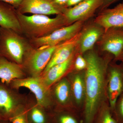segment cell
Instances as JSON below:
<instances>
[{"label": "cell", "instance_id": "603a6c76", "mask_svg": "<svg viewBox=\"0 0 123 123\" xmlns=\"http://www.w3.org/2000/svg\"><path fill=\"white\" fill-rule=\"evenodd\" d=\"M29 107L18 112L10 119L11 123H31L28 116Z\"/></svg>", "mask_w": 123, "mask_h": 123}, {"label": "cell", "instance_id": "4316f807", "mask_svg": "<svg viewBox=\"0 0 123 123\" xmlns=\"http://www.w3.org/2000/svg\"><path fill=\"white\" fill-rule=\"evenodd\" d=\"M69 0H53L55 4L61 7H66V4Z\"/></svg>", "mask_w": 123, "mask_h": 123}, {"label": "cell", "instance_id": "ba28073f", "mask_svg": "<svg viewBox=\"0 0 123 123\" xmlns=\"http://www.w3.org/2000/svg\"><path fill=\"white\" fill-rule=\"evenodd\" d=\"M66 8L55 4L53 0H23L16 10L22 14L57 15L63 13Z\"/></svg>", "mask_w": 123, "mask_h": 123}, {"label": "cell", "instance_id": "9c48e42d", "mask_svg": "<svg viewBox=\"0 0 123 123\" xmlns=\"http://www.w3.org/2000/svg\"><path fill=\"white\" fill-rule=\"evenodd\" d=\"M103 0H85L71 8H66L63 14L69 25L83 21L92 16L103 4Z\"/></svg>", "mask_w": 123, "mask_h": 123}, {"label": "cell", "instance_id": "277c9868", "mask_svg": "<svg viewBox=\"0 0 123 123\" xmlns=\"http://www.w3.org/2000/svg\"><path fill=\"white\" fill-rule=\"evenodd\" d=\"M0 81V120H9L29 107L27 98Z\"/></svg>", "mask_w": 123, "mask_h": 123}, {"label": "cell", "instance_id": "484cf974", "mask_svg": "<svg viewBox=\"0 0 123 123\" xmlns=\"http://www.w3.org/2000/svg\"><path fill=\"white\" fill-rule=\"evenodd\" d=\"M118 0H103L102 4L99 9L100 11L104 9L107 8L110 5Z\"/></svg>", "mask_w": 123, "mask_h": 123}, {"label": "cell", "instance_id": "4dcf8cb0", "mask_svg": "<svg viewBox=\"0 0 123 123\" xmlns=\"http://www.w3.org/2000/svg\"><path fill=\"white\" fill-rule=\"evenodd\" d=\"M117 59H120L121 60L123 61V50L121 55H120L117 58Z\"/></svg>", "mask_w": 123, "mask_h": 123}, {"label": "cell", "instance_id": "7c38bea8", "mask_svg": "<svg viewBox=\"0 0 123 123\" xmlns=\"http://www.w3.org/2000/svg\"><path fill=\"white\" fill-rule=\"evenodd\" d=\"M81 34V33H78L71 39L62 43L55 51L43 73L53 66L66 61L73 55L74 49L79 44Z\"/></svg>", "mask_w": 123, "mask_h": 123}, {"label": "cell", "instance_id": "8fae6325", "mask_svg": "<svg viewBox=\"0 0 123 123\" xmlns=\"http://www.w3.org/2000/svg\"><path fill=\"white\" fill-rule=\"evenodd\" d=\"M95 22L102 27L104 32L112 27H123V2L112 8L100 11Z\"/></svg>", "mask_w": 123, "mask_h": 123}, {"label": "cell", "instance_id": "52a82bcc", "mask_svg": "<svg viewBox=\"0 0 123 123\" xmlns=\"http://www.w3.org/2000/svg\"><path fill=\"white\" fill-rule=\"evenodd\" d=\"M62 43L43 49H36L29 52L24 64L31 76H41L55 51Z\"/></svg>", "mask_w": 123, "mask_h": 123}, {"label": "cell", "instance_id": "d6986e66", "mask_svg": "<svg viewBox=\"0 0 123 123\" xmlns=\"http://www.w3.org/2000/svg\"><path fill=\"white\" fill-rule=\"evenodd\" d=\"M46 109L36 104H30L28 108V116L31 123H51L50 115L47 114Z\"/></svg>", "mask_w": 123, "mask_h": 123}, {"label": "cell", "instance_id": "e0dca14e", "mask_svg": "<svg viewBox=\"0 0 123 123\" xmlns=\"http://www.w3.org/2000/svg\"><path fill=\"white\" fill-rule=\"evenodd\" d=\"M73 55L66 61L55 65L40 76L45 85L50 88L51 86L63 76L68 71L72 62Z\"/></svg>", "mask_w": 123, "mask_h": 123}, {"label": "cell", "instance_id": "4fadbf2b", "mask_svg": "<svg viewBox=\"0 0 123 123\" xmlns=\"http://www.w3.org/2000/svg\"><path fill=\"white\" fill-rule=\"evenodd\" d=\"M26 77L22 65L0 56V79L2 83L9 85L14 79Z\"/></svg>", "mask_w": 123, "mask_h": 123}, {"label": "cell", "instance_id": "7a4b0ae2", "mask_svg": "<svg viewBox=\"0 0 123 123\" xmlns=\"http://www.w3.org/2000/svg\"><path fill=\"white\" fill-rule=\"evenodd\" d=\"M17 13L22 31L32 38L44 37L69 25L63 13L50 18L42 14L27 16L18 12Z\"/></svg>", "mask_w": 123, "mask_h": 123}, {"label": "cell", "instance_id": "44dd1931", "mask_svg": "<svg viewBox=\"0 0 123 123\" xmlns=\"http://www.w3.org/2000/svg\"><path fill=\"white\" fill-rule=\"evenodd\" d=\"M53 115L51 114L52 123H83V121H80L75 114L70 112H59Z\"/></svg>", "mask_w": 123, "mask_h": 123}, {"label": "cell", "instance_id": "2e32d148", "mask_svg": "<svg viewBox=\"0 0 123 123\" xmlns=\"http://www.w3.org/2000/svg\"><path fill=\"white\" fill-rule=\"evenodd\" d=\"M104 33L102 27L95 23L89 26L81 33L79 42L82 53L91 50Z\"/></svg>", "mask_w": 123, "mask_h": 123}, {"label": "cell", "instance_id": "5b68a950", "mask_svg": "<svg viewBox=\"0 0 123 123\" xmlns=\"http://www.w3.org/2000/svg\"><path fill=\"white\" fill-rule=\"evenodd\" d=\"M9 86L14 89L22 87L29 89L35 96L37 103L46 110L52 105V98L50 88L45 85L40 76L14 79Z\"/></svg>", "mask_w": 123, "mask_h": 123}, {"label": "cell", "instance_id": "cb8c5ba5", "mask_svg": "<svg viewBox=\"0 0 123 123\" xmlns=\"http://www.w3.org/2000/svg\"><path fill=\"white\" fill-rule=\"evenodd\" d=\"M86 62L85 58L80 55L77 56L75 62V67L77 70H81L86 68Z\"/></svg>", "mask_w": 123, "mask_h": 123}, {"label": "cell", "instance_id": "ffe728a7", "mask_svg": "<svg viewBox=\"0 0 123 123\" xmlns=\"http://www.w3.org/2000/svg\"><path fill=\"white\" fill-rule=\"evenodd\" d=\"M72 90L76 102L81 103L85 97V79L79 74L76 75L74 78L72 84Z\"/></svg>", "mask_w": 123, "mask_h": 123}, {"label": "cell", "instance_id": "f1b7e54d", "mask_svg": "<svg viewBox=\"0 0 123 123\" xmlns=\"http://www.w3.org/2000/svg\"><path fill=\"white\" fill-rule=\"evenodd\" d=\"M119 114L120 117L123 119V96L121 98L119 105Z\"/></svg>", "mask_w": 123, "mask_h": 123}, {"label": "cell", "instance_id": "3957f363", "mask_svg": "<svg viewBox=\"0 0 123 123\" xmlns=\"http://www.w3.org/2000/svg\"><path fill=\"white\" fill-rule=\"evenodd\" d=\"M27 49L26 44L18 33L0 27V56L22 65Z\"/></svg>", "mask_w": 123, "mask_h": 123}, {"label": "cell", "instance_id": "7402d4cb", "mask_svg": "<svg viewBox=\"0 0 123 123\" xmlns=\"http://www.w3.org/2000/svg\"><path fill=\"white\" fill-rule=\"evenodd\" d=\"M93 123H118L112 117L107 108H100L95 117Z\"/></svg>", "mask_w": 123, "mask_h": 123}, {"label": "cell", "instance_id": "d4e9b609", "mask_svg": "<svg viewBox=\"0 0 123 123\" xmlns=\"http://www.w3.org/2000/svg\"><path fill=\"white\" fill-rule=\"evenodd\" d=\"M22 0H0V1L11 5L15 9H17L18 8Z\"/></svg>", "mask_w": 123, "mask_h": 123}, {"label": "cell", "instance_id": "8992f818", "mask_svg": "<svg viewBox=\"0 0 123 123\" xmlns=\"http://www.w3.org/2000/svg\"><path fill=\"white\" fill-rule=\"evenodd\" d=\"M82 22H76L63 27L44 37L32 38L31 43L36 49H43L60 44L71 39L79 33L83 25Z\"/></svg>", "mask_w": 123, "mask_h": 123}, {"label": "cell", "instance_id": "9a60e30c", "mask_svg": "<svg viewBox=\"0 0 123 123\" xmlns=\"http://www.w3.org/2000/svg\"><path fill=\"white\" fill-rule=\"evenodd\" d=\"M108 84V94L111 107L114 108L117 99L123 89V72L121 68L112 67L110 70Z\"/></svg>", "mask_w": 123, "mask_h": 123}, {"label": "cell", "instance_id": "ac0fdd59", "mask_svg": "<svg viewBox=\"0 0 123 123\" xmlns=\"http://www.w3.org/2000/svg\"><path fill=\"white\" fill-rule=\"evenodd\" d=\"M71 86L68 79H62L55 86L54 94L56 101L62 105H66L70 99Z\"/></svg>", "mask_w": 123, "mask_h": 123}, {"label": "cell", "instance_id": "6da1fadb", "mask_svg": "<svg viewBox=\"0 0 123 123\" xmlns=\"http://www.w3.org/2000/svg\"><path fill=\"white\" fill-rule=\"evenodd\" d=\"M85 78V105L83 123H93L99 110L104 94L105 65L95 52H88Z\"/></svg>", "mask_w": 123, "mask_h": 123}, {"label": "cell", "instance_id": "83f0119b", "mask_svg": "<svg viewBox=\"0 0 123 123\" xmlns=\"http://www.w3.org/2000/svg\"><path fill=\"white\" fill-rule=\"evenodd\" d=\"M85 0H69L66 5V8L75 6Z\"/></svg>", "mask_w": 123, "mask_h": 123}, {"label": "cell", "instance_id": "f546056e", "mask_svg": "<svg viewBox=\"0 0 123 123\" xmlns=\"http://www.w3.org/2000/svg\"><path fill=\"white\" fill-rule=\"evenodd\" d=\"M0 123H11L9 120H0Z\"/></svg>", "mask_w": 123, "mask_h": 123}, {"label": "cell", "instance_id": "30bf717a", "mask_svg": "<svg viewBox=\"0 0 123 123\" xmlns=\"http://www.w3.org/2000/svg\"><path fill=\"white\" fill-rule=\"evenodd\" d=\"M100 43L103 51L118 58L123 50V27L108 29L102 36Z\"/></svg>", "mask_w": 123, "mask_h": 123}, {"label": "cell", "instance_id": "5bb4252c", "mask_svg": "<svg viewBox=\"0 0 123 123\" xmlns=\"http://www.w3.org/2000/svg\"><path fill=\"white\" fill-rule=\"evenodd\" d=\"M0 27L10 29L19 33L22 31L16 9L0 1Z\"/></svg>", "mask_w": 123, "mask_h": 123}]
</instances>
